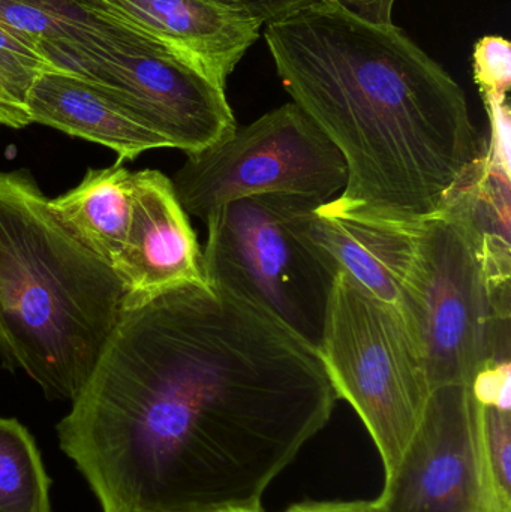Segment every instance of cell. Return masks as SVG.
I'll return each mask as SVG.
<instances>
[{
  "label": "cell",
  "instance_id": "cell-14",
  "mask_svg": "<svg viewBox=\"0 0 511 512\" xmlns=\"http://www.w3.org/2000/svg\"><path fill=\"white\" fill-rule=\"evenodd\" d=\"M134 200V173L122 165L87 170L71 191L50 200L51 209L69 233L119 270Z\"/></svg>",
  "mask_w": 511,
  "mask_h": 512
},
{
  "label": "cell",
  "instance_id": "cell-5",
  "mask_svg": "<svg viewBox=\"0 0 511 512\" xmlns=\"http://www.w3.org/2000/svg\"><path fill=\"white\" fill-rule=\"evenodd\" d=\"M320 201L269 194L233 201L207 225L204 279L275 316L318 349L339 267L309 234Z\"/></svg>",
  "mask_w": 511,
  "mask_h": 512
},
{
  "label": "cell",
  "instance_id": "cell-13",
  "mask_svg": "<svg viewBox=\"0 0 511 512\" xmlns=\"http://www.w3.org/2000/svg\"><path fill=\"white\" fill-rule=\"evenodd\" d=\"M324 204L314 210L309 221L312 239L332 256L339 270L395 309L405 321L404 283L419 224L342 215Z\"/></svg>",
  "mask_w": 511,
  "mask_h": 512
},
{
  "label": "cell",
  "instance_id": "cell-12",
  "mask_svg": "<svg viewBox=\"0 0 511 512\" xmlns=\"http://www.w3.org/2000/svg\"><path fill=\"white\" fill-rule=\"evenodd\" d=\"M26 107L32 123L113 150L119 159L116 165L134 161L149 150L171 149L149 123L98 87L68 72L36 75L27 90Z\"/></svg>",
  "mask_w": 511,
  "mask_h": 512
},
{
  "label": "cell",
  "instance_id": "cell-21",
  "mask_svg": "<svg viewBox=\"0 0 511 512\" xmlns=\"http://www.w3.org/2000/svg\"><path fill=\"white\" fill-rule=\"evenodd\" d=\"M0 125L21 129L32 125L26 104L18 101L0 77Z\"/></svg>",
  "mask_w": 511,
  "mask_h": 512
},
{
  "label": "cell",
  "instance_id": "cell-3",
  "mask_svg": "<svg viewBox=\"0 0 511 512\" xmlns=\"http://www.w3.org/2000/svg\"><path fill=\"white\" fill-rule=\"evenodd\" d=\"M119 274L66 230L29 171H0V355L74 400L123 312Z\"/></svg>",
  "mask_w": 511,
  "mask_h": 512
},
{
  "label": "cell",
  "instance_id": "cell-22",
  "mask_svg": "<svg viewBox=\"0 0 511 512\" xmlns=\"http://www.w3.org/2000/svg\"><path fill=\"white\" fill-rule=\"evenodd\" d=\"M282 512H380L374 502H302Z\"/></svg>",
  "mask_w": 511,
  "mask_h": 512
},
{
  "label": "cell",
  "instance_id": "cell-7",
  "mask_svg": "<svg viewBox=\"0 0 511 512\" xmlns=\"http://www.w3.org/2000/svg\"><path fill=\"white\" fill-rule=\"evenodd\" d=\"M317 351L336 396L359 415L389 477L432 391L407 322L339 271Z\"/></svg>",
  "mask_w": 511,
  "mask_h": 512
},
{
  "label": "cell",
  "instance_id": "cell-2",
  "mask_svg": "<svg viewBox=\"0 0 511 512\" xmlns=\"http://www.w3.org/2000/svg\"><path fill=\"white\" fill-rule=\"evenodd\" d=\"M395 0H323L264 38L282 86L335 144L332 212L416 225L476 176L482 140L458 83L392 21Z\"/></svg>",
  "mask_w": 511,
  "mask_h": 512
},
{
  "label": "cell",
  "instance_id": "cell-23",
  "mask_svg": "<svg viewBox=\"0 0 511 512\" xmlns=\"http://www.w3.org/2000/svg\"><path fill=\"white\" fill-rule=\"evenodd\" d=\"M210 512H263V510H245V508H228V510L210 511Z\"/></svg>",
  "mask_w": 511,
  "mask_h": 512
},
{
  "label": "cell",
  "instance_id": "cell-11",
  "mask_svg": "<svg viewBox=\"0 0 511 512\" xmlns=\"http://www.w3.org/2000/svg\"><path fill=\"white\" fill-rule=\"evenodd\" d=\"M168 45L222 84L260 36V24L218 0H80Z\"/></svg>",
  "mask_w": 511,
  "mask_h": 512
},
{
  "label": "cell",
  "instance_id": "cell-17",
  "mask_svg": "<svg viewBox=\"0 0 511 512\" xmlns=\"http://www.w3.org/2000/svg\"><path fill=\"white\" fill-rule=\"evenodd\" d=\"M510 471V412L480 405L479 512H511Z\"/></svg>",
  "mask_w": 511,
  "mask_h": 512
},
{
  "label": "cell",
  "instance_id": "cell-8",
  "mask_svg": "<svg viewBox=\"0 0 511 512\" xmlns=\"http://www.w3.org/2000/svg\"><path fill=\"white\" fill-rule=\"evenodd\" d=\"M186 156L171 183L183 210L204 224L227 204L258 195L329 203L347 182L341 153L294 102Z\"/></svg>",
  "mask_w": 511,
  "mask_h": 512
},
{
  "label": "cell",
  "instance_id": "cell-19",
  "mask_svg": "<svg viewBox=\"0 0 511 512\" xmlns=\"http://www.w3.org/2000/svg\"><path fill=\"white\" fill-rule=\"evenodd\" d=\"M511 363L510 360L495 361L483 367L474 378L471 390L482 406L510 412L511 396Z\"/></svg>",
  "mask_w": 511,
  "mask_h": 512
},
{
  "label": "cell",
  "instance_id": "cell-4",
  "mask_svg": "<svg viewBox=\"0 0 511 512\" xmlns=\"http://www.w3.org/2000/svg\"><path fill=\"white\" fill-rule=\"evenodd\" d=\"M510 268V255L483 236L471 182L420 222L404 283L405 322L431 390L471 387L483 367L510 360Z\"/></svg>",
  "mask_w": 511,
  "mask_h": 512
},
{
  "label": "cell",
  "instance_id": "cell-18",
  "mask_svg": "<svg viewBox=\"0 0 511 512\" xmlns=\"http://www.w3.org/2000/svg\"><path fill=\"white\" fill-rule=\"evenodd\" d=\"M59 71L35 48L23 44L0 26V77L18 101L26 104L27 90L36 75Z\"/></svg>",
  "mask_w": 511,
  "mask_h": 512
},
{
  "label": "cell",
  "instance_id": "cell-6",
  "mask_svg": "<svg viewBox=\"0 0 511 512\" xmlns=\"http://www.w3.org/2000/svg\"><path fill=\"white\" fill-rule=\"evenodd\" d=\"M107 18L89 38L48 39L36 51L59 71L98 87L186 155L236 131L225 84L168 45Z\"/></svg>",
  "mask_w": 511,
  "mask_h": 512
},
{
  "label": "cell",
  "instance_id": "cell-9",
  "mask_svg": "<svg viewBox=\"0 0 511 512\" xmlns=\"http://www.w3.org/2000/svg\"><path fill=\"white\" fill-rule=\"evenodd\" d=\"M479 409L467 385L434 388L380 512H479Z\"/></svg>",
  "mask_w": 511,
  "mask_h": 512
},
{
  "label": "cell",
  "instance_id": "cell-16",
  "mask_svg": "<svg viewBox=\"0 0 511 512\" xmlns=\"http://www.w3.org/2000/svg\"><path fill=\"white\" fill-rule=\"evenodd\" d=\"M101 15L80 0H0V26L29 47L48 39H77Z\"/></svg>",
  "mask_w": 511,
  "mask_h": 512
},
{
  "label": "cell",
  "instance_id": "cell-20",
  "mask_svg": "<svg viewBox=\"0 0 511 512\" xmlns=\"http://www.w3.org/2000/svg\"><path fill=\"white\" fill-rule=\"evenodd\" d=\"M255 23L270 24L323 0H218Z\"/></svg>",
  "mask_w": 511,
  "mask_h": 512
},
{
  "label": "cell",
  "instance_id": "cell-10",
  "mask_svg": "<svg viewBox=\"0 0 511 512\" xmlns=\"http://www.w3.org/2000/svg\"><path fill=\"white\" fill-rule=\"evenodd\" d=\"M117 274L125 286L123 310L183 286L207 285L188 213L161 171L134 173L131 224Z\"/></svg>",
  "mask_w": 511,
  "mask_h": 512
},
{
  "label": "cell",
  "instance_id": "cell-15",
  "mask_svg": "<svg viewBox=\"0 0 511 512\" xmlns=\"http://www.w3.org/2000/svg\"><path fill=\"white\" fill-rule=\"evenodd\" d=\"M50 486L29 430L0 417V512H51Z\"/></svg>",
  "mask_w": 511,
  "mask_h": 512
},
{
  "label": "cell",
  "instance_id": "cell-1",
  "mask_svg": "<svg viewBox=\"0 0 511 512\" xmlns=\"http://www.w3.org/2000/svg\"><path fill=\"white\" fill-rule=\"evenodd\" d=\"M336 402L314 346L188 285L123 310L57 438L102 512L263 510Z\"/></svg>",
  "mask_w": 511,
  "mask_h": 512
}]
</instances>
